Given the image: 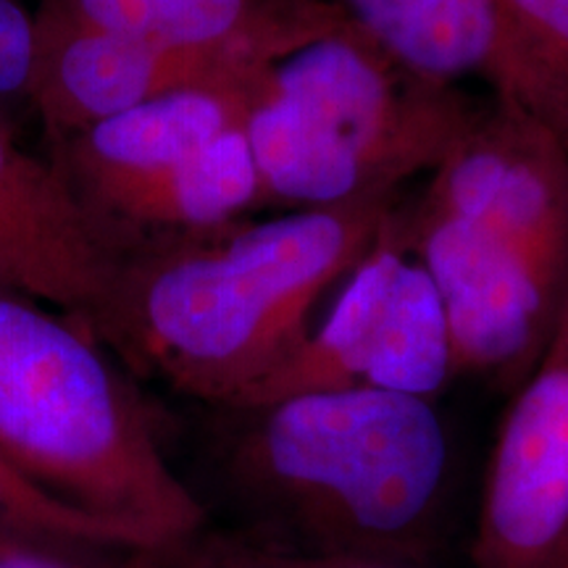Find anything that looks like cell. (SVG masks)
Here are the masks:
<instances>
[{"instance_id": "6da1fadb", "label": "cell", "mask_w": 568, "mask_h": 568, "mask_svg": "<svg viewBox=\"0 0 568 568\" xmlns=\"http://www.w3.org/2000/svg\"><path fill=\"white\" fill-rule=\"evenodd\" d=\"M395 209L397 195L368 197L138 237L95 339L132 374L209 406L251 408L308 343L316 303L353 274Z\"/></svg>"}, {"instance_id": "7a4b0ae2", "label": "cell", "mask_w": 568, "mask_h": 568, "mask_svg": "<svg viewBox=\"0 0 568 568\" xmlns=\"http://www.w3.org/2000/svg\"><path fill=\"white\" fill-rule=\"evenodd\" d=\"M224 485L247 535L282 548L429 568L443 545L450 439L429 400L318 389L230 410Z\"/></svg>"}, {"instance_id": "3957f363", "label": "cell", "mask_w": 568, "mask_h": 568, "mask_svg": "<svg viewBox=\"0 0 568 568\" xmlns=\"http://www.w3.org/2000/svg\"><path fill=\"white\" fill-rule=\"evenodd\" d=\"M0 458L69 506L132 524L161 545L209 524L103 345L3 284Z\"/></svg>"}, {"instance_id": "277c9868", "label": "cell", "mask_w": 568, "mask_h": 568, "mask_svg": "<svg viewBox=\"0 0 568 568\" xmlns=\"http://www.w3.org/2000/svg\"><path fill=\"white\" fill-rule=\"evenodd\" d=\"M474 111L353 27L276 63L247 103L245 138L266 205L335 209L435 172Z\"/></svg>"}, {"instance_id": "5b68a950", "label": "cell", "mask_w": 568, "mask_h": 568, "mask_svg": "<svg viewBox=\"0 0 568 568\" xmlns=\"http://www.w3.org/2000/svg\"><path fill=\"white\" fill-rule=\"evenodd\" d=\"M450 376L453 347L435 282L403 243L400 209L345 280L335 308L251 408L318 389L374 387L432 400ZM247 410V408H245Z\"/></svg>"}, {"instance_id": "8992f818", "label": "cell", "mask_w": 568, "mask_h": 568, "mask_svg": "<svg viewBox=\"0 0 568 568\" xmlns=\"http://www.w3.org/2000/svg\"><path fill=\"white\" fill-rule=\"evenodd\" d=\"M477 226L568 297V155L506 101L477 105L418 197Z\"/></svg>"}, {"instance_id": "52a82bcc", "label": "cell", "mask_w": 568, "mask_h": 568, "mask_svg": "<svg viewBox=\"0 0 568 568\" xmlns=\"http://www.w3.org/2000/svg\"><path fill=\"white\" fill-rule=\"evenodd\" d=\"M403 243L443 301L456 374L518 385L548 347L566 301L477 226L424 201L403 213Z\"/></svg>"}, {"instance_id": "ba28073f", "label": "cell", "mask_w": 568, "mask_h": 568, "mask_svg": "<svg viewBox=\"0 0 568 568\" xmlns=\"http://www.w3.org/2000/svg\"><path fill=\"white\" fill-rule=\"evenodd\" d=\"M568 552V297L524 379L481 495L474 568H558Z\"/></svg>"}, {"instance_id": "9c48e42d", "label": "cell", "mask_w": 568, "mask_h": 568, "mask_svg": "<svg viewBox=\"0 0 568 568\" xmlns=\"http://www.w3.org/2000/svg\"><path fill=\"white\" fill-rule=\"evenodd\" d=\"M132 240L84 209L51 159L0 119V284L59 311L90 337Z\"/></svg>"}, {"instance_id": "30bf717a", "label": "cell", "mask_w": 568, "mask_h": 568, "mask_svg": "<svg viewBox=\"0 0 568 568\" xmlns=\"http://www.w3.org/2000/svg\"><path fill=\"white\" fill-rule=\"evenodd\" d=\"M268 74L272 69L226 55L92 30L38 9V55L27 101L53 142L174 92H234L251 101Z\"/></svg>"}, {"instance_id": "8fae6325", "label": "cell", "mask_w": 568, "mask_h": 568, "mask_svg": "<svg viewBox=\"0 0 568 568\" xmlns=\"http://www.w3.org/2000/svg\"><path fill=\"white\" fill-rule=\"evenodd\" d=\"M74 24L274 69L311 42L358 27L332 0H42Z\"/></svg>"}, {"instance_id": "7c38bea8", "label": "cell", "mask_w": 568, "mask_h": 568, "mask_svg": "<svg viewBox=\"0 0 568 568\" xmlns=\"http://www.w3.org/2000/svg\"><path fill=\"white\" fill-rule=\"evenodd\" d=\"M101 222L138 240L148 234L209 232L243 222L264 203L245 122L187 159L153 174L103 182L80 195Z\"/></svg>"}, {"instance_id": "4fadbf2b", "label": "cell", "mask_w": 568, "mask_h": 568, "mask_svg": "<svg viewBox=\"0 0 568 568\" xmlns=\"http://www.w3.org/2000/svg\"><path fill=\"white\" fill-rule=\"evenodd\" d=\"M247 98L193 90L155 98L51 142V159L74 195L103 182L153 174L245 122Z\"/></svg>"}, {"instance_id": "5bb4252c", "label": "cell", "mask_w": 568, "mask_h": 568, "mask_svg": "<svg viewBox=\"0 0 568 568\" xmlns=\"http://www.w3.org/2000/svg\"><path fill=\"white\" fill-rule=\"evenodd\" d=\"M355 24L403 67L437 82L485 77L500 42L497 0H345Z\"/></svg>"}, {"instance_id": "9a60e30c", "label": "cell", "mask_w": 568, "mask_h": 568, "mask_svg": "<svg viewBox=\"0 0 568 568\" xmlns=\"http://www.w3.org/2000/svg\"><path fill=\"white\" fill-rule=\"evenodd\" d=\"M500 42L489 69L497 101L527 113L568 155V0H497Z\"/></svg>"}, {"instance_id": "2e32d148", "label": "cell", "mask_w": 568, "mask_h": 568, "mask_svg": "<svg viewBox=\"0 0 568 568\" xmlns=\"http://www.w3.org/2000/svg\"><path fill=\"white\" fill-rule=\"evenodd\" d=\"M0 539L90 550H155L161 542L132 524L59 500L0 458Z\"/></svg>"}, {"instance_id": "e0dca14e", "label": "cell", "mask_w": 568, "mask_h": 568, "mask_svg": "<svg viewBox=\"0 0 568 568\" xmlns=\"http://www.w3.org/2000/svg\"><path fill=\"white\" fill-rule=\"evenodd\" d=\"M153 556L159 568H424L393 564V560L318 556V552L282 548L237 527H213V524H203L193 535L161 545Z\"/></svg>"}, {"instance_id": "ac0fdd59", "label": "cell", "mask_w": 568, "mask_h": 568, "mask_svg": "<svg viewBox=\"0 0 568 568\" xmlns=\"http://www.w3.org/2000/svg\"><path fill=\"white\" fill-rule=\"evenodd\" d=\"M0 568H159L153 550H90L0 539Z\"/></svg>"}, {"instance_id": "d6986e66", "label": "cell", "mask_w": 568, "mask_h": 568, "mask_svg": "<svg viewBox=\"0 0 568 568\" xmlns=\"http://www.w3.org/2000/svg\"><path fill=\"white\" fill-rule=\"evenodd\" d=\"M38 55V11L27 0H0V101L30 95Z\"/></svg>"}, {"instance_id": "ffe728a7", "label": "cell", "mask_w": 568, "mask_h": 568, "mask_svg": "<svg viewBox=\"0 0 568 568\" xmlns=\"http://www.w3.org/2000/svg\"><path fill=\"white\" fill-rule=\"evenodd\" d=\"M558 568H568V552H566V558L560 560V566H558Z\"/></svg>"}]
</instances>
